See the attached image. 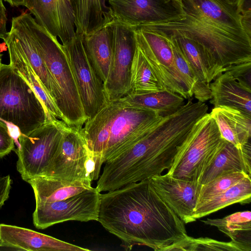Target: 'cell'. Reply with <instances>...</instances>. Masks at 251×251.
<instances>
[{
    "instance_id": "10",
    "label": "cell",
    "mask_w": 251,
    "mask_h": 251,
    "mask_svg": "<svg viewBox=\"0 0 251 251\" xmlns=\"http://www.w3.org/2000/svg\"><path fill=\"white\" fill-rule=\"evenodd\" d=\"M63 46L70 63L84 114L87 120L90 119L109 102L104 83L86 53L82 35L76 33Z\"/></svg>"
},
{
    "instance_id": "14",
    "label": "cell",
    "mask_w": 251,
    "mask_h": 251,
    "mask_svg": "<svg viewBox=\"0 0 251 251\" xmlns=\"http://www.w3.org/2000/svg\"><path fill=\"white\" fill-rule=\"evenodd\" d=\"M114 19L135 27L178 19L184 14L181 0H107Z\"/></svg>"
},
{
    "instance_id": "2",
    "label": "cell",
    "mask_w": 251,
    "mask_h": 251,
    "mask_svg": "<svg viewBox=\"0 0 251 251\" xmlns=\"http://www.w3.org/2000/svg\"><path fill=\"white\" fill-rule=\"evenodd\" d=\"M208 110L204 102L189 100L175 112L161 117L142 138L104 163L97 190L113 191L168 170L192 128Z\"/></svg>"
},
{
    "instance_id": "41",
    "label": "cell",
    "mask_w": 251,
    "mask_h": 251,
    "mask_svg": "<svg viewBox=\"0 0 251 251\" xmlns=\"http://www.w3.org/2000/svg\"><path fill=\"white\" fill-rule=\"evenodd\" d=\"M226 3L232 5L233 6L236 7L237 3L238 0H222Z\"/></svg>"
},
{
    "instance_id": "31",
    "label": "cell",
    "mask_w": 251,
    "mask_h": 251,
    "mask_svg": "<svg viewBox=\"0 0 251 251\" xmlns=\"http://www.w3.org/2000/svg\"><path fill=\"white\" fill-rule=\"evenodd\" d=\"M171 251H246L243 247L232 241L222 242L208 237L194 238L189 236L172 247Z\"/></svg>"
},
{
    "instance_id": "8",
    "label": "cell",
    "mask_w": 251,
    "mask_h": 251,
    "mask_svg": "<svg viewBox=\"0 0 251 251\" xmlns=\"http://www.w3.org/2000/svg\"><path fill=\"white\" fill-rule=\"evenodd\" d=\"M64 123L47 122L28 135L19 137L16 168L24 181L45 176L58 149Z\"/></svg>"
},
{
    "instance_id": "39",
    "label": "cell",
    "mask_w": 251,
    "mask_h": 251,
    "mask_svg": "<svg viewBox=\"0 0 251 251\" xmlns=\"http://www.w3.org/2000/svg\"><path fill=\"white\" fill-rule=\"evenodd\" d=\"M7 2L11 6L18 7L21 5L24 6L25 0H4Z\"/></svg>"
},
{
    "instance_id": "7",
    "label": "cell",
    "mask_w": 251,
    "mask_h": 251,
    "mask_svg": "<svg viewBox=\"0 0 251 251\" xmlns=\"http://www.w3.org/2000/svg\"><path fill=\"white\" fill-rule=\"evenodd\" d=\"M225 142L215 121L206 113L192 128L166 174L200 183Z\"/></svg>"
},
{
    "instance_id": "35",
    "label": "cell",
    "mask_w": 251,
    "mask_h": 251,
    "mask_svg": "<svg viewBox=\"0 0 251 251\" xmlns=\"http://www.w3.org/2000/svg\"><path fill=\"white\" fill-rule=\"evenodd\" d=\"M11 183L12 180L9 175L0 176V208L9 198Z\"/></svg>"
},
{
    "instance_id": "15",
    "label": "cell",
    "mask_w": 251,
    "mask_h": 251,
    "mask_svg": "<svg viewBox=\"0 0 251 251\" xmlns=\"http://www.w3.org/2000/svg\"><path fill=\"white\" fill-rule=\"evenodd\" d=\"M150 180L157 194L184 224L197 220L194 210L201 187L199 182L167 174L155 176Z\"/></svg>"
},
{
    "instance_id": "30",
    "label": "cell",
    "mask_w": 251,
    "mask_h": 251,
    "mask_svg": "<svg viewBox=\"0 0 251 251\" xmlns=\"http://www.w3.org/2000/svg\"><path fill=\"white\" fill-rule=\"evenodd\" d=\"M163 90H167L151 69L137 44L131 67L128 94H143Z\"/></svg>"
},
{
    "instance_id": "34",
    "label": "cell",
    "mask_w": 251,
    "mask_h": 251,
    "mask_svg": "<svg viewBox=\"0 0 251 251\" xmlns=\"http://www.w3.org/2000/svg\"><path fill=\"white\" fill-rule=\"evenodd\" d=\"M15 141L7 124L0 120V158L9 154L15 148Z\"/></svg>"
},
{
    "instance_id": "33",
    "label": "cell",
    "mask_w": 251,
    "mask_h": 251,
    "mask_svg": "<svg viewBox=\"0 0 251 251\" xmlns=\"http://www.w3.org/2000/svg\"><path fill=\"white\" fill-rule=\"evenodd\" d=\"M226 71L240 83L251 89V62L227 67Z\"/></svg>"
},
{
    "instance_id": "37",
    "label": "cell",
    "mask_w": 251,
    "mask_h": 251,
    "mask_svg": "<svg viewBox=\"0 0 251 251\" xmlns=\"http://www.w3.org/2000/svg\"><path fill=\"white\" fill-rule=\"evenodd\" d=\"M251 0H238L236 9L241 16L251 14Z\"/></svg>"
},
{
    "instance_id": "22",
    "label": "cell",
    "mask_w": 251,
    "mask_h": 251,
    "mask_svg": "<svg viewBox=\"0 0 251 251\" xmlns=\"http://www.w3.org/2000/svg\"><path fill=\"white\" fill-rule=\"evenodd\" d=\"M4 42L8 50L9 64L27 82L40 99L47 113L48 122L62 120L61 113L25 55L9 38L7 37Z\"/></svg>"
},
{
    "instance_id": "5",
    "label": "cell",
    "mask_w": 251,
    "mask_h": 251,
    "mask_svg": "<svg viewBox=\"0 0 251 251\" xmlns=\"http://www.w3.org/2000/svg\"><path fill=\"white\" fill-rule=\"evenodd\" d=\"M35 46L50 74L52 98L68 126L80 129L87 120L72 68L63 45L39 25L30 13L23 12Z\"/></svg>"
},
{
    "instance_id": "11",
    "label": "cell",
    "mask_w": 251,
    "mask_h": 251,
    "mask_svg": "<svg viewBox=\"0 0 251 251\" xmlns=\"http://www.w3.org/2000/svg\"><path fill=\"white\" fill-rule=\"evenodd\" d=\"M107 25L112 39V56L104 88L110 101L125 97L129 92L131 67L137 42L134 27L115 19Z\"/></svg>"
},
{
    "instance_id": "17",
    "label": "cell",
    "mask_w": 251,
    "mask_h": 251,
    "mask_svg": "<svg viewBox=\"0 0 251 251\" xmlns=\"http://www.w3.org/2000/svg\"><path fill=\"white\" fill-rule=\"evenodd\" d=\"M0 250L90 251L30 229L4 224H0Z\"/></svg>"
},
{
    "instance_id": "24",
    "label": "cell",
    "mask_w": 251,
    "mask_h": 251,
    "mask_svg": "<svg viewBox=\"0 0 251 251\" xmlns=\"http://www.w3.org/2000/svg\"><path fill=\"white\" fill-rule=\"evenodd\" d=\"M86 53L103 81L108 77L112 56L111 36L107 24L95 32L82 35Z\"/></svg>"
},
{
    "instance_id": "28",
    "label": "cell",
    "mask_w": 251,
    "mask_h": 251,
    "mask_svg": "<svg viewBox=\"0 0 251 251\" xmlns=\"http://www.w3.org/2000/svg\"><path fill=\"white\" fill-rule=\"evenodd\" d=\"M130 106L151 110L160 116L170 115L184 103V98L168 90L143 94H128L121 98Z\"/></svg>"
},
{
    "instance_id": "21",
    "label": "cell",
    "mask_w": 251,
    "mask_h": 251,
    "mask_svg": "<svg viewBox=\"0 0 251 251\" xmlns=\"http://www.w3.org/2000/svg\"><path fill=\"white\" fill-rule=\"evenodd\" d=\"M209 114L225 140L238 148L249 142L251 136V117L226 106L214 107Z\"/></svg>"
},
{
    "instance_id": "16",
    "label": "cell",
    "mask_w": 251,
    "mask_h": 251,
    "mask_svg": "<svg viewBox=\"0 0 251 251\" xmlns=\"http://www.w3.org/2000/svg\"><path fill=\"white\" fill-rule=\"evenodd\" d=\"M36 22L64 45L75 35V17L71 0H25Z\"/></svg>"
},
{
    "instance_id": "9",
    "label": "cell",
    "mask_w": 251,
    "mask_h": 251,
    "mask_svg": "<svg viewBox=\"0 0 251 251\" xmlns=\"http://www.w3.org/2000/svg\"><path fill=\"white\" fill-rule=\"evenodd\" d=\"M137 45L149 65L166 90L185 99L193 92L178 71L170 39L165 35L143 26L134 27Z\"/></svg>"
},
{
    "instance_id": "4",
    "label": "cell",
    "mask_w": 251,
    "mask_h": 251,
    "mask_svg": "<svg viewBox=\"0 0 251 251\" xmlns=\"http://www.w3.org/2000/svg\"><path fill=\"white\" fill-rule=\"evenodd\" d=\"M184 16L143 26L163 33L184 35L200 44L217 64L224 69L251 62V38L228 31L207 21L188 0H181Z\"/></svg>"
},
{
    "instance_id": "42",
    "label": "cell",
    "mask_w": 251,
    "mask_h": 251,
    "mask_svg": "<svg viewBox=\"0 0 251 251\" xmlns=\"http://www.w3.org/2000/svg\"></svg>"
},
{
    "instance_id": "40",
    "label": "cell",
    "mask_w": 251,
    "mask_h": 251,
    "mask_svg": "<svg viewBox=\"0 0 251 251\" xmlns=\"http://www.w3.org/2000/svg\"><path fill=\"white\" fill-rule=\"evenodd\" d=\"M6 44L4 42L2 44H0V67L1 65L2 64L1 62V56L2 54H0V52L2 51L3 50H6V47L5 46Z\"/></svg>"
},
{
    "instance_id": "19",
    "label": "cell",
    "mask_w": 251,
    "mask_h": 251,
    "mask_svg": "<svg viewBox=\"0 0 251 251\" xmlns=\"http://www.w3.org/2000/svg\"><path fill=\"white\" fill-rule=\"evenodd\" d=\"M161 33L174 39L191 66L200 84L210 90V83L225 72L224 69L218 66L205 49L195 40L177 33Z\"/></svg>"
},
{
    "instance_id": "3",
    "label": "cell",
    "mask_w": 251,
    "mask_h": 251,
    "mask_svg": "<svg viewBox=\"0 0 251 251\" xmlns=\"http://www.w3.org/2000/svg\"><path fill=\"white\" fill-rule=\"evenodd\" d=\"M161 117L119 99L109 101L87 120L82 132L90 152L101 167L142 138Z\"/></svg>"
},
{
    "instance_id": "6",
    "label": "cell",
    "mask_w": 251,
    "mask_h": 251,
    "mask_svg": "<svg viewBox=\"0 0 251 251\" xmlns=\"http://www.w3.org/2000/svg\"><path fill=\"white\" fill-rule=\"evenodd\" d=\"M0 120L27 135L48 122L40 99L10 64L0 67Z\"/></svg>"
},
{
    "instance_id": "29",
    "label": "cell",
    "mask_w": 251,
    "mask_h": 251,
    "mask_svg": "<svg viewBox=\"0 0 251 251\" xmlns=\"http://www.w3.org/2000/svg\"><path fill=\"white\" fill-rule=\"evenodd\" d=\"M204 224L216 227L227 235L231 241L251 251V212H237L221 219L201 221Z\"/></svg>"
},
{
    "instance_id": "1",
    "label": "cell",
    "mask_w": 251,
    "mask_h": 251,
    "mask_svg": "<svg viewBox=\"0 0 251 251\" xmlns=\"http://www.w3.org/2000/svg\"><path fill=\"white\" fill-rule=\"evenodd\" d=\"M98 221L121 240L126 251L142 245L169 251L188 236L184 223L159 196L150 179L100 193Z\"/></svg>"
},
{
    "instance_id": "13",
    "label": "cell",
    "mask_w": 251,
    "mask_h": 251,
    "mask_svg": "<svg viewBox=\"0 0 251 251\" xmlns=\"http://www.w3.org/2000/svg\"><path fill=\"white\" fill-rule=\"evenodd\" d=\"M90 153L82 128L71 127L64 123L58 149L44 176L91 185L86 172Z\"/></svg>"
},
{
    "instance_id": "38",
    "label": "cell",
    "mask_w": 251,
    "mask_h": 251,
    "mask_svg": "<svg viewBox=\"0 0 251 251\" xmlns=\"http://www.w3.org/2000/svg\"><path fill=\"white\" fill-rule=\"evenodd\" d=\"M241 24L244 31L251 38V14L241 16Z\"/></svg>"
},
{
    "instance_id": "36",
    "label": "cell",
    "mask_w": 251,
    "mask_h": 251,
    "mask_svg": "<svg viewBox=\"0 0 251 251\" xmlns=\"http://www.w3.org/2000/svg\"><path fill=\"white\" fill-rule=\"evenodd\" d=\"M7 21L6 8L2 0H0V38L3 40L7 37L8 33L6 26Z\"/></svg>"
},
{
    "instance_id": "25",
    "label": "cell",
    "mask_w": 251,
    "mask_h": 251,
    "mask_svg": "<svg viewBox=\"0 0 251 251\" xmlns=\"http://www.w3.org/2000/svg\"><path fill=\"white\" fill-rule=\"evenodd\" d=\"M188 0L208 22L228 31L248 35L242 28L241 15L236 7L222 0Z\"/></svg>"
},
{
    "instance_id": "32",
    "label": "cell",
    "mask_w": 251,
    "mask_h": 251,
    "mask_svg": "<svg viewBox=\"0 0 251 251\" xmlns=\"http://www.w3.org/2000/svg\"><path fill=\"white\" fill-rule=\"evenodd\" d=\"M248 176H250L244 172L230 173L201 185L197 203L225 191Z\"/></svg>"
},
{
    "instance_id": "27",
    "label": "cell",
    "mask_w": 251,
    "mask_h": 251,
    "mask_svg": "<svg viewBox=\"0 0 251 251\" xmlns=\"http://www.w3.org/2000/svg\"><path fill=\"white\" fill-rule=\"evenodd\" d=\"M251 200V178L248 176L225 191L197 203L194 217L200 219L236 203L248 204Z\"/></svg>"
},
{
    "instance_id": "12",
    "label": "cell",
    "mask_w": 251,
    "mask_h": 251,
    "mask_svg": "<svg viewBox=\"0 0 251 251\" xmlns=\"http://www.w3.org/2000/svg\"><path fill=\"white\" fill-rule=\"evenodd\" d=\"M100 196L96 188L92 187L61 201L36 203L32 214L34 226L44 229L70 221H98Z\"/></svg>"
},
{
    "instance_id": "20",
    "label": "cell",
    "mask_w": 251,
    "mask_h": 251,
    "mask_svg": "<svg viewBox=\"0 0 251 251\" xmlns=\"http://www.w3.org/2000/svg\"><path fill=\"white\" fill-rule=\"evenodd\" d=\"M251 144L236 147L225 140L215 159L202 176L200 183L205 184L220 176L239 172L251 176Z\"/></svg>"
},
{
    "instance_id": "23",
    "label": "cell",
    "mask_w": 251,
    "mask_h": 251,
    "mask_svg": "<svg viewBox=\"0 0 251 251\" xmlns=\"http://www.w3.org/2000/svg\"><path fill=\"white\" fill-rule=\"evenodd\" d=\"M75 17V32L92 34L113 19L107 0H71Z\"/></svg>"
},
{
    "instance_id": "26",
    "label": "cell",
    "mask_w": 251,
    "mask_h": 251,
    "mask_svg": "<svg viewBox=\"0 0 251 251\" xmlns=\"http://www.w3.org/2000/svg\"><path fill=\"white\" fill-rule=\"evenodd\" d=\"M27 182L33 190L36 203L61 201L92 187L82 182H69L46 176L37 177Z\"/></svg>"
},
{
    "instance_id": "18",
    "label": "cell",
    "mask_w": 251,
    "mask_h": 251,
    "mask_svg": "<svg viewBox=\"0 0 251 251\" xmlns=\"http://www.w3.org/2000/svg\"><path fill=\"white\" fill-rule=\"evenodd\" d=\"M214 107L226 106L236 109L251 117V89L235 80L226 71L218 75L210 84Z\"/></svg>"
}]
</instances>
